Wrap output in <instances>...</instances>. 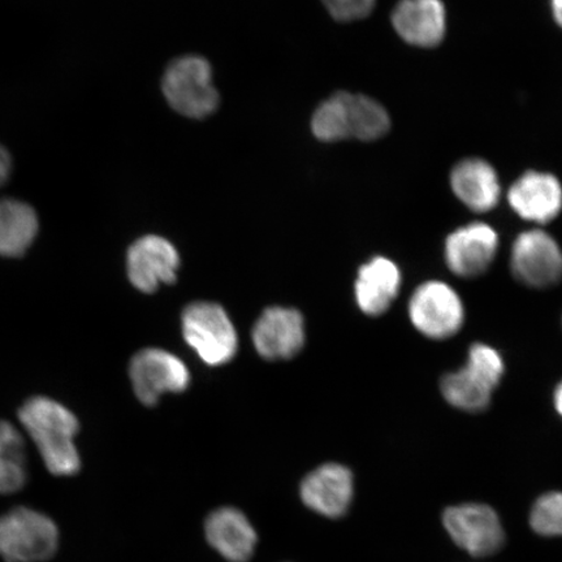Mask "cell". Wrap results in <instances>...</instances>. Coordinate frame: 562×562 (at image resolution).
<instances>
[{
	"label": "cell",
	"instance_id": "cell-1",
	"mask_svg": "<svg viewBox=\"0 0 562 562\" xmlns=\"http://www.w3.org/2000/svg\"><path fill=\"white\" fill-rule=\"evenodd\" d=\"M18 417L48 473L74 476L80 472L81 457L75 445L80 425L67 406L47 396H33L20 406Z\"/></svg>",
	"mask_w": 562,
	"mask_h": 562
},
{
	"label": "cell",
	"instance_id": "cell-2",
	"mask_svg": "<svg viewBox=\"0 0 562 562\" xmlns=\"http://www.w3.org/2000/svg\"><path fill=\"white\" fill-rule=\"evenodd\" d=\"M161 93L175 112L193 121L213 115L221 103L213 68L200 55H184L172 60L161 77Z\"/></svg>",
	"mask_w": 562,
	"mask_h": 562
},
{
	"label": "cell",
	"instance_id": "cell-3",
	"mask_svg": "<svg viewBox=\"0 0 562 562\" xmlns=\"http://www.w3.org/2000/svg\"><path fill=\"white\" fill-rule=\"evenodd\" d=\"M59 544V527L44 512L21 505L0 516V559L4 562H46Z\"/></svg>",
	"mask_w": 562,
	"mask_h": 562
},
{
	"label": "cell",
	"instance_id": "cell-4",
	"mask_svg": "<svg viewBox=\"0 0 562 562\" xmlns=\"http://www.w3.org/2000/svg\"><path fill=\"white\" fill-rule=\"evenodd\" d=\"M504 361L498 351L476 342L469 350L465 368L442 376L440 391L448 404L468 413L486 411L501 384Z\"/></svg>",
	"mask_w": 562,
	"mask_h": 562
},
{
	"label": "cell",
	"instance_id": "cell-5",
	"mask_svg": "<svg viewBox=\"0 0 562 562\" xmlns=\"http://www.w3.org/2000/svg\"><path fill=\"white\" fill-rule=\"evenodd\" d=\"M186 340L211 367H220L235 357L237 335L229 316L214 302H194L182 314Z\"/></svg>",
	"mask_w": 562,
	"mask_h": 562
},
{
	"label": "cell",
	"instance_id": "cell-6",
	"mask_svg": "<svg viewBox=\"0 0 562 562\" xmlns=\"http://www.w3.org/2000/svg\"><path fill=\"white\" fill-rule=\"evenodd\" d=\"M413 326L434 340H445L460 331L465 308L453 290L442 281H427L414 291L409 302Z\"/></svg>",
	"mask_w": 562,
	"mask_h": 562
},
{
	"label": "cell",
	"instance_id": "cell-7",
	"mask_svg": "<svg viewBox=\"0 0 562 562\" xmlns=\"http://www.w3.org/2000/svg\"><path fill=\"white\" fill-rule=\"evenodd\" d=\"M442 524L453 542L475 558H487L502 550L505 531L497 513L488 505L469 503L449 507Z\"/></svg>",
	"mask_w": 562,
	"mask_h": 562
},
{
	"label": "cell",
	"instance_id": "cell-8",
	"mask_svg": "<svg viewBox=\"0 0 562 562\" xmlns=\"http://www.w3.org/2000/svg\"><path fill=\"white\" fill-rule=\"evenodd\" d=\"M510 267L519 283L550 288L562 279V250L547 232L526 231L513 244Z\"/></svg>",
	"mask_w": 562,
	"mask_h": 562
},
{
	"label": "cell",
	"instance_id": "cell-9",
	"mask_svg": "<svg viewBox=\"0 0 562 562\" xmlns=\"http://www.w3.org/2000/svg\"><path fill=\"white\" fill-rule=\"evenodd\" d=\"M130 375L139 402L156 405L165 392H182L189 385V371L178 357L161 349L139 351L131 362Z\"/></svg>",
	"mask_w": 562,
	"mask_h": 562
},
{
	"label": "cell",
	"instance_id": "cell-10",
	"mask_svg": "<svg viewBox=\"0 0 562 562\" xmlns=\"http://www.w3.org/2000/svg\"><path fill=\"white\" fill-rule=\"evenodd\" d=\"M300 494L308 509L323 517L341 518L353 503V474L339 463H326L302 481Z\"/></svg>",
	"mask_w": 562,
	"mask_h": 562
},
{
	"label": "cell",
	"instance_id": "cell-11",
	"mask_svg": "<svg viewBox=\"0 0 562 562\" xmlns=\"http://www.w3.org/2000/svg\"><path fill=\"white\" fill-rule=\"evenodd\" d=\"M179 265L178 250L159 236L139 238L126 257L131 283L144 293L156 292L160 284L173 283Z\"/></svg>",
	"mask_w": 562,
	"mask_h": 562
},
{
	"label": "cell",
	"instance_id": "cell-12",
	"mask_svg": "<svg viewBox=\"0 0 562 562\" xmlns=\"http://www.w3.org/2000/svg\"><path fill=\"white\" fill-rule=\"evenodd\" d=\"M498 236L486 223H472L447 237L446 262L454 276L475 278L486 272L496 257Z\"/></svg>",
	"mask_w": 562,
	"mask_h": 562
},
{
	"label": "cell",
	"instance_id": "cell-13",
	"mask_svg": "<svg viewBox=\"0 0 562 562\" xmlns=\"http://www.w3.org/2000/svg\"><path fill=\"white\" fill-rule=\"evenodd\" d=\"M252 341L266 360H288L304 347V318L294 308H267L252 328Z\"/></svg>",
	"mask_w": 562,
	"mask_h": 562
},
{
	"label": "cell",
	"instance_id": "cell-14",
	"mask_svg": "<svg viewBox=\"0 0 562 562\" xmlns=\"http://www.w3.org/2000/svg\"><path fill=\"white\" fill-rule=\"evenodd\" d=\"M508 201L522 220L550 223L562 210V186L552 173L529 171L510 187Z\"/></svg>",
	"mask_w": 562,
	"mask_h": 562
},
{
	"label": "cell",
	"instance_id": "cell-15",
	"mask_svg": "<svg viewBox=\"0 0 562 562\" xmlns=\"http://www.w3.org/2000/svg\"><path fill=\"white\" fill-rule=\"evenodd\" d=\"M391 21L400 37L416 47H437L446 37L447 12L441 0H402Z\"/></svg>",
	"mask_w": 562,
	"mask_h": 562
},
{
	"label": "cell",
	"instance_id": "cell-16",
	"mask_svg": "<svg viewBox=\"0 0 562 562\" xmlns=\"http://www.w3.org/2000/svg\"><path fill=\"white\" fill-rule=\"evenodd\" d=\"M205 533L209 544L229 562H246L255 554L257 531L241 510L226 507L210 513Z\"/></svg>",
	"mask_w": 562,
	"mask_h": 562
},
{
	"label": "cell",
	"instance_id": "cell-17",
	"mask_svg": "<svg viewBox=\"0 0 562 562\" xmlns=\"http://www.w3.org/2000/svg\"><path fill=\"white\" fill-rule=\"evenodd\" d=\"M451 187L463 205L475 213H487L497 206L502 187L495 168L481 158H467L453 167Z\"/></svg>",
	"mask_w": 562,
	"mask_h": 562
},
{
	"label": "cell",
	"instance_id": "cell-18",
	"mask_svg": "<svg viewBox=\"0 0 562 562\" xmlns=\"http://www.w3.org/2000/svg\"><path fill=\"white\" fill-rule=\"evenodd\" d=\"M402 286V272L395 262L385 257L372 258L358 271L356 299L364 314H384L396 300Z\"/></svg>",
	"mask_w": 562,
	"mask_h": 562
},
{
	"label": "cell",
	"instance_id": "cell-19",
	"mask_svg": "<svg viewBox=\"0 0 562 562\" xmlns=\"http://www.w3.org/2000/svg\"><path fill=\"white\" fill-rule=\"evenodd\" d=\"M38 231V216L31 205L18 200H0V256L23 257Z\"/></svg>",
	"mask_w": 562,
	"mask_h": 562
},
{
	"label": "cell",
	"instance_id": "cell-20",
	"mask_svg": "<svg viewBox=\"0 0 562 562\" xmlns=\"http://www.w3.org/2000/svg\"><path fill=\"white\" fill-rule=\"evenodd\" d=\"M27 457L23 435L7 420H0V495H13L27 482Z\"/></svg>",
	"mask_w": 562,
	"mask_h": 562
},
{
	"label": "cell",
	"instance_id": "cell-21",
	"mask_svg": "<svg viewBox=\"0 0 562 562\" xmlns=\"http://www.w3.org/2000/svg\"><path fill=\"white\" fill-rule=\"evenodd\" d=\"M350 138L371 143L391 130V117L382 103L369 95L349 93Z\"/></svg>",
	"mask_w": 562,
	"mask_h": 562
},
{
	"label": "cell",
	"instance_id": "cell-22",
	"mask_svg": "<svg viewBox=\"0 0 562 562\" xmlns=\"http://www.w3.org/2000/svg\"><path fill=\"white\" fill-rule=\"evenodd\" d=\"M313 136L321 143L333 144L350 138L349 93H337L323 101L312 116Z\"/></svg>",
	"mask_w": 562,
	"mask_h": 562
},
{
	"label": "cell",
	"instance_id": "cell-23",
	"mask_svg": "<svg viewBox=\"0 0 562 562\" xmlns=\"http://www.w3.org/2000/svg\"><path fill=\"white\" fill-rule=\"evenodd\" d=\"M530 526L539 536L562 537V492H547L533 503Z\"/></svg>",
	"mask_w": 562,
	"mask_h": 562
},
{
	"label": "cell",
	"instance_id": "cell-24",
	"mask_svg": "<svg viewBox=\"0 0 562 562\" xmlns=\"http://www.w3.org/2000/svg\"><path fill=\"white\" fill-rule=\"evenodd\" d=\"M323 5L339 23L367 19L375 9L376 0H322Z\"/></svg>",
	"mask_w": 562,
	"mask_h": 562
},
{
	"label": "cell",
	"instance_id": "cell-25",
	"mask_svg": "<svg viewBox=\"0 0 562 562\" xmlns=\"http://www.w3.org/2000/svg\"><path fill=\"white\" fill-rule=\"evenodd\" d=\"M11 166L12 161L9 151H7L4 147L0 145V187H2L4 182L9 180Z\"/></svg>",
	"mask_w": 562,
	"mask_h": 562
},
{
	"label": "cell",
	"instance_id": "cell-26",
	"mask_svg": "<svg viewBox=\"0 0 562 562\" xmlns=\"http://www.w3.org/2000/svg\"><path fill=\"white\" fill-rule=\"evenodd\" d=\"M552 16L562 30V0H551Z\"/></svg>",
	"mask_w": 562,
	"mask_h": 562
},
{
	"label": "cell",
	"instance_id": "cell-27",
	"mask_svg": "<svg viewBox=\"0 0 562 562\" xmlns=\"http://www.w3.org/2000/svg\"><path fill=\"white\" fill-rule=\"evenodd\" d=\"M554 406H557V411L562 417V382L558 385L557 391H554Z\"/></svg>",
	"mask_w": 562,
	"mask_h": 562
}]
</instances>
